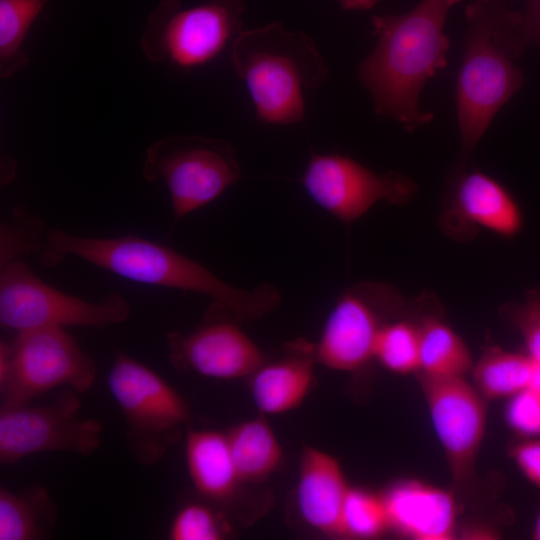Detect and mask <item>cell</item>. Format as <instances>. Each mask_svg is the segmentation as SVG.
I'll return each mask as SVG.
<instances>
[{
    "label": "cell",
    "instance_id": "obj_1",
    "mask_svg": "<svg viewBox=\"0 0 540 540\" xmlns=\"http://www.w3.org/2000/svg\"><path fill=\"white\" fill-rule=\"evenodd\" d=\"M460 0H421L399 15L372 17L376 45L360 63L358 79L369 92L375 112L408 131L429 123L419 95L425 83L447 65L449 39L444 26Z\"/></svg>",
    "mask_w": 540,
    "mask_h": 540
},
{
    "label": "cell",
    "instance_id": "obj_2",
    "mask_svg": "<svg viewBox=\"0 0 540 540\" xmlns=\"http://www.w3.org/2000/svg\"><path fill=\"white\" fill-rule=\"evenodd\" d=\"M39 256L47 267L74 256L131 281L205 295L239 320L262 317L280 302L269 284L234 287L174 249L134 234L96 238L51 228Z\"/></svg>",
    "mask_w": 540,
    "mask_h": 540
},
{
    "label": "cell",
    "instance_id": "obj_3",
    "mask_svg": "<svg viewBox=\"0 0 540 540\" xmlns=\"http://www.w3.org/2000/svg\"><path fill=\"white\" fill-rule=\"evenodd\" d=\"M467 33L456 83V111L467 157L491 121L524 82L514 64L522 42L519 17L507 12L498 0H477L466 10Z\"/></svg>",
    "mask_w": 540,
    "mask_h": 540
},
{
    "label": "cell",
    "instance_id": "obj_4",
    "mask_svg": "<svg viewBox=\"0 0 540 540\" xmlns=\"http://www.w3.org/2000/svg\"><path fill=\"white\" fill-rule=\"evenodd\" d=\"M233 67L243 80L257 119L291 125L305 116L304 92L324 84L328 69L315 42L282 23L242 30L231 44Z\"/></svg>",
    "mask_w": 540,
    "mask_h": 540
},
{
    "label": "cell",
    "instance_id": "obj_5",
    "mask_svg": "<svg viewBox=\"0 0 540 540\" xmlns=\"http://www.w3.org/2000/svg\"><path fill=\"white\" fill-rule=\"evenodd\" d=\"M142 177L162 180L169 192L173 223L217 199L241 178L233 146L200 135L169 136L146 150Z\"/></svg>",
    "mask_w": 540,
    "mask_h": 540
},
{
    "label": "cell",
    "instance_id": "obj_6",
    "mask_svg": "<svg viewBox=\"0 0 540 540\" xmlns=\"http://www.w3.org/2000/svg\"><path fill=\"white\" fill-rule=\"evenodd\" d=\"M95 377L94 360L63 328L18 332L0 344L2 406L27 404L59 387L83 393Z\"/></svg>",
    "mask_w": 540,
    "mask_h": 540
},
{
    "label": "cell",
    "instance_id": "obj_7",
    "mask_svg": "<svg viewBox=\"0 0 540 540\" xmlns=\"http://www.w3.org/2000/svg\"><path fill=\"white\" fill-rule=\"evenodd\" d=\"M107 386L126 421L133 456L142 464L156 463L190 418L185 399L158 373L121 351Z\"/></svg>",
    "mask_w": 540,
    "mask_h": 540
},
{
    "label": "cell",
    "instance_id": "obj_8",
    "mask_svg": "<svg viewBox=\"0 0 540 540\" xmlns=\"http://www.w3.org/2000/svg\"><path fill=\"white\" fill-rule=\"evenodd\" d=\"M243 0H207L183 7L162 0L150 13L140 39L146 58L183 69L216 58L240 34Z\"/></svg>",
    "mask_w": 540,
    "mask_h": 540
},
{
    "label": "cell",
    "instance_id": "obj_9",
    "mask_svg": "<svg viewBox=\"0 0 540 540\" xmlns=\"http://www.w3.org/2000/svg\"><path fill=\"white\" fill-rule=\"evenodd\" d=\"M131 307L119 294L99 302L64 293L42 281L23 259L1 267L0 323L16 333L69 326L105 328L128 319Z\"/></svg>",
    "mask_w": 540,
    "mask_h": 540
},
{
    "label": "cell",
    "instance_id": "obj_10",
    "mask_svg": "<svg viewBox=\"0 0 540 540\" xmlns=\"http://www.w3.org/2000/svg\"><path fill=\"white\" fill-rule=\"evenodd\" d=\"M409 308L400 291L387 283L366 281L347 288L335 301L315 344L317 363L336 371L360 370L374 359L382 326Z\"/></svg>",
    "mask_w": 540,
    "mask_h": 540
},
{
    "label": "cell",
    "instance_id": "obj_11",
    "mask_svg": "<svg viewBox=\"0 0 540 540\" xmlns=\"http://www.w3.org/2000/svg\"><path fill=\"white\" fill-rule=\"evenodd\" d=\"M77 392L67 389L51 403L2 406L0 411V461L15 464L43 452L91 455L101 444L100 421L80 416Z\"/></svg>",
    "mask_w": 540,
    "mask_h": 540
},
{
    "label": "cell",
    "instance_id": "obj_12",
    "mask_svg": "<svg viewBox=\"0 0 540 540\" xmlns=\"http://www.w3.org/2000/svg\"><path fill=\"white\" fill-rule=\"evenodd\" d=\"M308 196L345 224L363 216L375 203L406 204L415 197V182L398 172L376 173L339 154L312 153L302 177Z\"/></svg>",
    "mask_w": 540,
    "mask_h": 540
},
{
    "label": "cell",
    "instance_id": "obj_13",
    "mask_svg": "<svg viewBox=\"0 0 540 540\" xmlns=\"http://www.w3.org/2000/svg\"><path fill=\"white\" fill-rule=\"evenodd\" d=\"M435 433L443 447L453 482L468 487L487 419L485 398L464 377L418 374Z\"/></svg>",
    "mask_w": 540,
    "mask_h": 540
},
{
    "label": "cell",
    "instance_id": "obj_14",
    "mask_svg": "<svg viewBox=\"0 0 540 540\" xmlns=\"http://www.w3.org/2000/svg\"><path fill=\"white\" fill-rule=\"evenodd\" d=\"M166 343L175 368L211 379L249 377L266 361L257 344L227 319L211 317L191 333H169Z\"/></svg>",
    "mask_w": 540,
    "mask_h": 540
},
{
    "label": "cell",
    "instance_id": "obj_15",
    "mask_svg": "<svg viewBox=\"0 0 540 540\" xmlns=\"http://www.w3.org/2000/svg\"><path fill=\"white\" fill-rule=\"evenodd\" d=\"M523 214L510 192L496 179L480 170L456 173L450 183L439 217L442 231L449 237L467 241L478 228L504 237H514L523 227Z\"/></svg>",
    "mask_w": 540,
    "mask_h": 540
},
{
    "label": "cell",
    "instance_id": "obj_16",
    "mask_svg": "<svg viewBox=\"0 0 540 540\" xmlns=\"http://www.w3.org/2000/svg\"><path fill=\"white\" fill-rule=\"evenodd\" d=\"M349 489L336 457L316 447H303L296 503L309 527L326 535L340 536L341 514Z\"/></svg>",
    "mask_w": 540,
    "mask_h": 540
},
{
    "label": "cell",
    "instance_id": "obj_17",
    "mask_svg": "<svg viewBox=\"0 0 540 540\" xmlns=\"http://www.w3.org/2000/svg\"><path fill=\"white\" fill-rule=\"evenodd\" d=\"M389 528L417 540H449L455 535L454 496L420 481L394 484L383 495Z\"/></svg>",
    "mask_w": 540,
    "mask_h": 540
},
{
    "label": "cell",
    "instance_id": "obj_18",
    "mask_svg": "<svg viewBox=\"0 0 540 540\" xmlns=\"http://www.w3.org/2000/svg\"><path fill=\"white\" fill-rule=\"evenodd\" d=\"M317 363L315 344L299 339L277 360L261 364L250 376L252 399L262 415H279L299 407L308 396Z\"/></svg>",
    "mask_w": 540,
    "mask_h": 540
},
{
    "label": "cell",
    "instance_id": "obj_19",
    "mask_svg": "<svg viewBox=\"0 0 540 540\" xmlns=\"http://www.w3.org/2000/svg\"><path fill=\"white\" fill-rule=\"evenodd\" d=\"M185 458L195 489L212 501L230 500L241 484L227 433L188 429Z\"/></svg>",
    "mask_w": 540,
    "mask_h": 540
},
{
    "label": "cell",
    "instance_id": "obj_20",
    "mask_svg": "<svg viewBox=\"0 0 540 540\" xmlns=\"http://www.w3.org/2000/svg\"><path fill=\"white\" fill-rule=\"evenodd\" d=\"M414 302L420 332L419 373L464 377L473 368L467 345L440 316L439 304L433 295H421Z\"/></svg>",
    "mask_w": 540,
    "mask_h": 540
},
{
    "label": "cell",
    "instance_id": "obj_21",
    "mask_svg": "<svg viewBox=\"0 0 540 540\" xmlns=\"http://www.w3.org/2000/svg\"><path fill=\"white\" fill-rule=\"evenodd\" d=\"M263 416L241 422L227 432L240 483L268 478L282 461L281 444Z\"/></svg>",
    "mask_w": 540,
    "mask_h": 540
},
{
    "label": "cell",
    "instance_id": "obj_22",
    "mask_svg": "<svg viewBox=\"0 0 540 540\" xmlns=\"http://www.w3.org/2000/svg\"><path fill=\"white\" fill-rule=\"evenodd\" d=\"M55 521L56 508L43 487L0 489V540L45 538Z\"/></svg>",
    "mask_w": 540,
    "mask_h": 540
},
{
    "label": "cell",
    "instance_id": "obj_23",
    "mask_svg": "<svg viewBox=\"0 0 540 540\" xmlns=\"http://www.w3.org/2000/svg\"><path fill=\"white\" fill-rule=\"evenodd\" d=\"M533 369L526 353L489 346L473 365L474 386L486 400L510 398L530 386Z\"/></svg>",
    "mask_w": 540,
    "mask_h": 540
},
{
    "label": "cell",
    "instance_id": "obj_24",
    "mask_svg": "<svg viewBox=\"0 0 540 540\" xmlns=\"http://www.w3.org/2000/svg\"><path fill=\"white\" fill-rule=\"evenodd\" d=\"M49 0H0V76L23 69L29 55L23 49L27 34Z\"/></svg>",
    "mask_w": 540,
    "mask_h": 540
},
{
    "label": "cell",
    "instance_id": "obj_25",
    "mask_svg": "<svg viewBox=\"0 0 540 540\" xmlns=\"http://www.w3.org/2000/svg\"><path fill=\"white\" fill-rule=\"evenodd\" d=\"M392 318L381 328L374 349V359L395 374H410L420 369V332L409 313ZM415 313V304H414Z\"/></svg>",
    "mask_w": 540,
    "mask_h": 540
},
{
    "label": "cell",
    "instance_id": "obj_26",
    "mask_svg": "<svg viewBox=\"0 0 540 540\" xmlns=\"http://www.w3.org/2000/svg\"><path fill=\"white\" fill-rule=\"evenodd\" d=\"M387 529L389 522L382 495L350 487L342 509L340 536L372 539Z\"/></svg>",
    "mask_w": 540,
    "mask_h": 540
},
{
    "label": "cell",
    "instance_id": "obj_27",
    "mask_svg": "<svg viewBox=\"0 0 540 540\" xmlns=\"http://www.w3.org/2000/svg\"><path fill=\"white\" fill-rule=\"evenodd\" d=\"M46 235L37 216L15 208L11 219L1 227V267L24 254L40 253Z\"/></svg>",
    "mask_w": 540,
    "mask_h": 540
},
{
    "label": "cell",
    "instance_id": "obj_28",
    "mask_svg": "<svg viewBox=\"0 0 540 540\" xmlns=\"http://www.w3.org/2000/svg\"><path fill=\"white\" fill-rule=\"evenodd\" d=\"M226 527L220 516L200 503H187L174 515L168 536L171 540H220Z\"/></svg>",
    "mask_w": 540,
    "mask_h": 540
},
{
    "label": "cell",
    "instance_id": "obj_29",
    "mask_svg": "<svg viewBox=\"0 0 540 540\" xmlns=\"http://www.w3.org/2000/svg\"><path fill=\"white\" fill-rule=\"evenodd\" d=\"M499 313L520 334L526 354L540 364V288L528 291L523 302L503 304Z\"/></svg>",
    "mask_w": 540,
    "mask_h": 540
},
{
    "label": "cell",
    "instance_id": "obj_30",
    "mask_svg": "<svg viewBox=\"0 0 540 540\" xmlns=\"http://www.w3.org/2000/svg\"><path fill=\"white\" fill-rule=\"evenodd\" d=\"M505 418L524 438L540 436V393L528 387L509 398Z\"/></svg>",
    "mask_w": 540,
    "mask_h": 540
},
{
    "label": "cell",
    "instance_id": "obj_31",
    "mask_svg": "<svg viewBox=\"0 0 540 540\" xmlns=\"http://www.w3.org/2000/svg\"><path fill=\"white\" fill-rule=\"evenodd\" d=\"M509 455L522 474L540 487V436L524 438L513 444Z\"/></svg>",
    "mask_w": 540,
    "mask_h": 540
},
{
    "label": "cell",
    "instance_id": "obj_32",
    "mask_svg": "<svg viewBox=\"0 0 540 540\" xmlns=\"http://www.w3.org/2000/svg\"><path fill=\"white\" fill-rule=\"evenodd\" d=\"M517 30L521 42L540 44V0H531L525 15L519 17Z\"/></svg>",
    "mask_w": 540,
    "mask_h": 540
},
{
    "label": "cell",
    "instance_id": "obj_33",
    "mask_svg": "<svg viewBox=\"0 0 540 540\" xmlns=\"http://www.w3.org/2000/svg\"><path fill=\"white\" fill-rule=\"evenodd\" d=\"M345 10H367L372 8L379 0H338Z\"/></svg>",
    "mask_w": 540,
    "mask_h": 540
},
{
    "label": "cell",
    "instance_id": "obj_34",
    "mask_svg": "<svg viewBox=\"0 0 540 540\" xmlns=\"http://www.w3.org/2000/svg\"><path fill=\"white\" fill-rule=\"evenodd\" d=\"M529 387L540 393V364H537L535 362Z\"/></svg>",
    "mask_w": 540,
    "mask_h": 540
},
{
    "label": "cell",
    "instance_id": "obj_35",
    "mask_svg": "<svg viewBox=\"0 0 540 540\" xmlns=\"http://www.w3.org/2000/svg\"><path fill=\"white\" fill-rule=\"evenodd\" d=\"M533 538L536 540H540V509L538 511V515L536 517V521L534 525Z\"/></svg>",
    "mask_w": 540,
    "mask_h": 540
}]
</instances>
